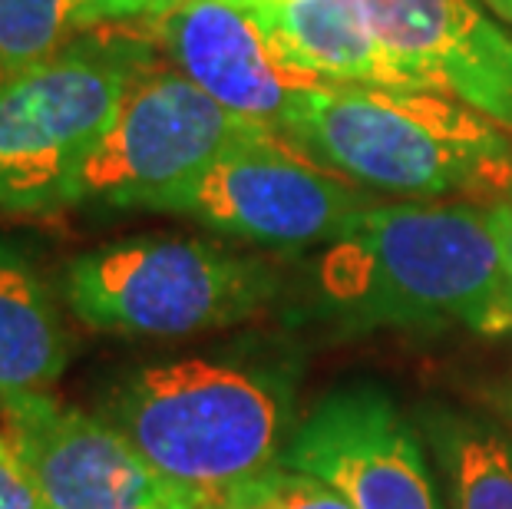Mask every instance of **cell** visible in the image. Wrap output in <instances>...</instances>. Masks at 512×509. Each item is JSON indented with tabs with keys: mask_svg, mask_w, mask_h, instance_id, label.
<instances>
[{
	"mask_svg": "<svg viewBox=\"0 0 512 509\" xmlns=\"http://www.w3.org/2000/svg\"><path fill=\"white\" fill-rule=\"evenodd\" d=\"M318 291L347 328H512L486 209L466 202H374L331 242Z\"/></svg>",
	"mask_w": 512,
	"mask_h": 509,
	"instance_id": "1",
	"label": "cell"
},
{
	"mask_svg": "<svg viewBox=\"0 0 512 509\" xmlns=\"http://www.w3.org/2000/svg\"><path fill=\"white\" fill-rule=\"evenodd\" d=\"M103 417L192 490L228 496L281 467L294 433V381L252 357H176L129 371Z\"/></svg>",
	"mask_w": 512,
	"mask_h": 509,
	"instance_id": "2",
	"label": "cell"
},
{
	"mask_svg": "<svg viewBox=\"0 0 512 509\" xmlns=\"http://www.w3.org/2000/svg\"><path fill=\"white\" fill-rule=\"evenodd\" d=\"M281 136L354 186L410 202L512 192L506 129L443 93L341 83L294 113Z\"/></svg>",
	"mask_w": 512,
	"mask_h": 509,
	"instance_id": "3",
	"label": "cell"
},
{
	"mask_svg": "<svg viewBox=\"0 0 512 509\" xmlns=\"http://www.w3.org/2000/svg\"><path fill=\"white\" fill-rule=\"evenodd\" d=\"M152 43L126 30H80L67 47L0 86V209H67L70 186L100 146Z\"/></svg>",
	"mask_w": 512,
	"mask_h": 509,
	"instance_id": "4",
	"label": "cell"
},
{
	"mask_svg": "<svg viewBox=\"0 0 512 509\" xmlns=\"http://www.w3.org/2000/svg\"><path fill=\"white\" fill-rule=\"evenodd\" d=\"M278 295L268 262L205 238L136 235L76 255L63 301L76 321L123 338H189L265 311Z\"/></svg>",
	"mask_w": 512,
	"mask_h": 509,
	"instance_id": "5",
	"label": "cell"
},
{
	"mask_svg": "<svg viewBox=\"0 0 512 509\" xmlns=\"http://www.w3.org/2000/svg\"><path fill=\"white\" fill-rule=\"evenodd\" d=\"M370 205L374 199L351 179L321 166L288 136L258 126L149 212L185 215L275 252H301L341 238Z\"/></svg>",
	"mask_w": 512,
	"mask_h": 509,
	"instance_id": "6",
	"label": "cell"
},
{
	"mask_svg": "<svg viewBox=\"0 0 512 509\" xmlns=\"http://www.w3.org/2000/svg\"><path fill=\"white\" fill-rule=\"evenodd\" d=\"M252 129L258 123L228 113L172 63L152 60L129 83L113 126L76 172L67 209L100 202L149 212Z\"/></svg>",
	"mask_w": 512,
	"mask_h": 509,
	"instance_id": "7",
	"label": "cell"
},
{
	"mask_svg": "<svg viewBox=\"0 0 512 509\" xmlns=\"http://www.w3.org/2000/svg\"><path fill=\"white\" fill-rule=\"evenodd\" d=\"M0 417L47 509H205L225 500L169 480L106 417L50 391L0 397Z\"/></svg>",
	"mask_w": 512,
	"mask_h": 509,
	"instance_id": "8",
	"label": "cell"
},
{
	"mask_svg": "<svg viewBox=\"0 0 512 509\" xmlns=\"http://www.w3.org/2000/svg\"><path fill=\"white\" fill-rule=\"evenodd\" d=\"M417 424L374 384L324 394L294 427L281 467L334 486L351 509H450Z\"/></svg>",
	"mask_w": 512,
	"mask_h": 509,
	"instance_id": "9",
	"label": "cell"
},
{
	"mask_svg": "<svg viewBox=\"0 0 512 509\" xmlns=\"http://www.w3.org/2000/svg\"><path fill=\"white\" fill-rule=\"evenodd\" d=\"M152 40L228 113L275 133L311 100L341 86L294 63L242 0H182L152 20Z\"/></svg>",
	"mask_w": 512,
	"mask_h": 509,
	"instance_id": "10",
	"label": "cell"
},
{
	"mask_svg": "<svg viewBox=\"0 0 512 509\" xmlns=\"http://www.w3.org/2000/svg\"><path fill=\"white\" fill-rule=\"evenodd\" d=\"M390 60L417 90L443 93L512 129V34L479 0H364Z\"/></svg>",
	"mask_w": 512,
	"mask_h": 509,
	"instance_id": "11",
	"label": "cell"
},
{
	"mask_svg": "<svg viewBox=\"0 0 512 509\" xmlns=\"http://www.w3.org/2000/svg\"><path fill=\"white\" fill-rule=\"evenodd\" d=\"M294 63L344 86L417 90L390 60L364 0H242Z\"/></svg>",
	"mask_w": 512,
	"mask_h": 509,
	"instance_id": "12",
	"label": "cell"
},
{
	"mask_svg": "<svg viewBox=\"0 0 512 509\" xmlns=\"http://www.w3.org/2000/svg\"><path fill=\"white\" fill-rule=\"evenodd\" d=\"M70 357L57 291L24 245L0 235V397L50 391Z\"/></svg>",
	"mask_w": 512,
	"mask_h": 509,
	"instance_id": "13",
	"label": "cell"
},
{
	"mask_svg": "<svg viewBox=\"0 0 512 509\" xmlns=\"http://www.w3.org/2000/svg\"><path fill=\"white\" fill-rule=\"evenodd\" d=\"M417 430L450 509H512V437L489 420L446 404H423Z\"/></svg>",
	"mask_w": 512,
	"mask_h": 509,
	"instance_id": "14",
	"label": "cell"
},
{
	"mask_svg": "<svg viewBox=\"0 0 512 509\" xmlns=\"http://www.w3.org/2000/svg\"><path fill=\"white\" fill-rule=\"evenodd\" d=\"M83 0H0V70L14 77L73 40Z\"/></svg>",
	"mask_w": 512,
	"mask_h": 509,
	"instance_id": "15",
	"label": "cell"
},
{
	"mask_svg": "<svg viewBox=\"0 0 512 509\" xmlns=\"http://www.w3.org/2000/svg\"><path fill=\"white\" fill-rule=\"evenodd\" d=\"M228 496L238 509H351L334 486L291 467H275Z\"/></svg>",
	"mask_w": 512,
	"mask_h": 509,
	"instance_id": "16",
	"label": "cell"
},
{
	"mask_svg": "<svg viewBox=\"0 0 512 509\" xmlns=\"http://www.w3.org/2000/svg\"><path fill=\"white\" fill-rule=\"evenodd\" d=\"M182 0H83L80 7V27H116L129 24V20H159L179 7Z\"/></svg>",
	"mask_w": 512,
	"mask_h": 509,
	"instance_id": "17",
	"label": "cell"
},
{
	"mask_svg": "<svg viewBox=\"0 0 512 509\" xmlns=\"http://www.w3.org/2000/svg\"><path fill=\"white\" fill-rule=\"evenodd\" d=\"M0 509H47L4 433H0Z\"/></svg>",
	"mask_w": 512,
	"mask_h": 509,
	"instance_id": "18",
	"label": "cell"
},
{
	"mask_svg": "<svg viewBox=\"0 0 512 509\" xmlns=\"http://www.w3.org/2000/svg\"><path fill=\"white\" fill-rule=\"evenodd\" d=\"M486 219H489V229H493L499 258H503V275H506L509 298H512V192H506L503 199H496L489 205Z\"/></svg>",
	"mask_w": 512,
	"mask_h": 509,
	"instance_id": "19",
	"label": "cell"
},
{
	"mask_svg": "<svg viewBox=\"0 0 512 509\" xmlns=\"http://www.w3.org/2000/svg\"><path fill=\"white\" fill-rule=\"evenodd\" d=\"M479 4H486L499 20H506V24H512V0H479Z\"/></svg>",
	"mask_w": 512,
	"mask_h": 509,
	"instance_id": "20",
	"label": "cell"
},
{
	"mask_svg": "<svg viewBox=\"0 0 512 509\" xmlns=\"http://www.w3.org/2000/svg\"><path fill=\"white\" fill-rule=\"evenodd\" d=\"M205 509H238V506L232 503V496H225V500H215V503H209Z\"/></svg>",
	"mask_w": 512,
	"mask_h": 509,
	"instance_id": "21",
	"label": "cell"
},
{
	"mask_svg": "<svg viewBox=\"0 0 512 509\" xmlns=\"http://www.w3.org/2000/svg\"><path fill=\"white\" fill-rule=\"evenodd\" d=\"M4 80H7V77H4V70H0V86H4Z\"/></svg>",
	"mask_w": 512,
	"mask_h": 509,
	"instance_id": "22",
	"label": "cell"
}]
</instances>
